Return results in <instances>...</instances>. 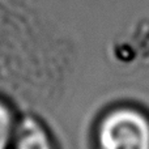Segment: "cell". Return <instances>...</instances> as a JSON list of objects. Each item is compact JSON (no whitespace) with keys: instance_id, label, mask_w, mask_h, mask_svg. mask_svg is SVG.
<instances>
[{"instance_id":"obj_1","label":"cell","mask_w":149,"mask_h":149,"mask_svg":"<svg viewBox=\"0 0 149 149\" xmlns=\"http://www.w3.org/2000/svg\"><path fill=\"white\" fill-rule=\"evenodd\" d=\"M101 149H149V119L136 109H119L103 120Z\"/></svg>"},{"instance_id":"obj_2","label":"cell","mask_w":149,"mask_h":149,"mask_svg":"<svg viewBox=\"0 0 149 149\" xmlns=\"http://www.w3.org/2000/svg\"><path fill=\"white\" fill-rule=\"evenodd\" d=\"M17 149H50L45 132L31 119H26L21 124L18 131Z\"/></svg>"},{"instance_id":"obj_3","label":"cell","mask_w":149,"mask_h":149,"mask_svg":"<svg viewBox=\"0 0 149 149\" xmlns=\"http://www.w3.org/2000/svg\"><path fill=\"white\" fill-rule=\"evenodd\" d=\"M10 128V118L7 109L0 105V149H4L7 144L8 136H9Z\"/></svg>"}]
</instances>
